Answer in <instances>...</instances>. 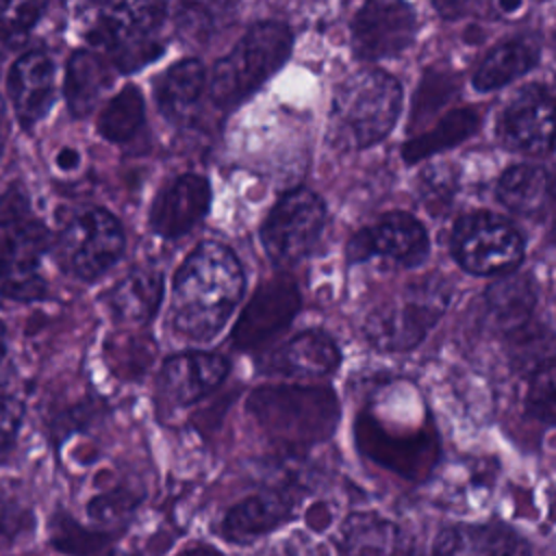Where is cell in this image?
I'll list each match as a JSON object with an SVG mask.
<instances>
[{"mask_svg":"<svg viewBox=\"0 0 556 556\" xmlns=\"http://www.w3.org/2000/svg\"><path fill=\"white\" fill-rule=\"evenodd\" d=\"M78 163V154L74 150H63L59 154V165L61 167H74Z\"/></svg>","mask_w":556,"mask_h":556,"instance_id":"obj_37","label":"cell"},{"mask_svg":"<svg viewBox=\"0 0 556 556\" xmlns=\"http://www.w3.org/2000/svg\"><path fill=\"white\" fill-rule=\"evenodd\" d=\"M478 128V115L469 109H458L452 111L447 117H443L437 128H432L430 132L415 137L413 141H408L404 146V159L408 163H415L419 159H426L434 152H441L450 146L460 143L463 139H467L473 130Z\"/></svg>","mask_w":556,"mask_h":556,"instance_id":"obj_29","label":"cell"},{"mask_svg":"<svg viewBox=\"0 0 556 556\" xmlns=\"http://www.w3.org/2000/svg\"><path fill=\"white\" fill-rule=\"evenodd\" d=\"M552 178L539 165H513L497 182V200L517 215H536L549 206Z\"/></svg>","mask_w":556,"mask_h":556,"instance_id":"obj_25","label":"cell"},{"mask_svg":"<svg viewBox=\"0 0 556 556\" xmlns=\"http://www.w3.org/2000/svg\"><path fill=\"white\" fill-rule=\"evenodd\" d=\"M4 352H7V341H4V326L0 324V361L4 358Z\"/></svg>","mask_w":556,"mask_h":556,"instance_id":"obj_39","label":"cell"},{"mask_svg":"<svg viewBox=\"0 0 556 556\" xmlns=\"http://www.w3.org/2000/svg\"><path fill=\"white\" fill-rule=\"evenodd\" d=\"M245 278L237 256L217 241L191 250L174 276L172 324L191 341L213 339L243 295Z\"/></svg>","mask_w":556,"mask_h":556,"instance_id":"obj_1","label":"cell"},{"mask_svg":"<svg viewBox=\"0 0 556 556\" xmlns=\"http://www.w3.org/2000/svg\"><path fill=\"white\" fill-rule=\"evenodd\" d=\"M111 63L93 50H76L65 67V100L74 117L93 111L100 96L113 80Z\"/></svg>","mask_w":556,"mask_h":556,"instance_id":"obj_21","label":"cell"},{"mask_svg":"<svg viewBox=\"0 0 556 556\" xmlns=\"http://www.w3.org/2000/svg\"><path fill=\"white\" fill-rule=\"evenodd\" d=\"M293 35L276 20L256 22L222 56L211 72V100L222 109H232L250 98L289 59Z\"/></svg>","mask_w":556,"mask_h":556,"instance_id":"obj_3","label":"cell"},{"mask_svg":"<svg viewBox=\"0 0 556 556\" xmlns=\"http://www.w3.org/2000/svg\"><path fill=\"white\" fill-rule=\"evenodd\" d=\"M293 500L282 491L252 495L239 502L224 519V534L232 541L256 539L291 517Z\"/></svg>","mask_w":556,"mask_h":556,"instance_id":"obj_20","label":"cell"},{"mask_svg":"<svg viewBox=\"0 0 556 556\" xmlns=\"http://www.w3.org/2000/svg\"><path fill=\"white\" fill-rule=\"evenodd\" d=\"M228 361L215 352H185L165 361L159 374V397L187 406L215 391L228 376Z\"/></svg>","mask_w":556,"mask_h":556,"instance_id":"obj_15","label":"cell"},{"mask_svg":"<svg viewBox=\"0 0 556 556\" xmlns=\"http://www.w3.org/2000/svg\"><path fill=\"white\" fill-rule=\"evenodd\" d=\"M46 11V2H4L0 0V61L20 48Z\"/></svg>","mask_w":556,"mask_h":556,"instance_id":"obj_30","label":"cell"},{"mask_svg":"<svg viewBox=\"0 0 556 556\" xmlns=\"http://www.w3.org/2000/svg\"><path fill=\"white\" fill-rule=\"evenodd\" d=\"M526 410L534 419L556 426V358L541 363L534 371L526 393Z\"/></svg>","mask_w":556,"mask_h":556,"instance_id":"obj_32","label":"cell"},{"mask_svg":"<svg viewBox=\"0 0 556 556\" xmlns=\"http://www.w3.org/2000/svg\"><path fill=\"white\" fill-rule=\"evenodd\" d=\"M417 17L404 2L376 0L352 20V48L358 59L376 61L402 54L415 39Z\"/></svg>","mask_w":556,"mask_h":556,"instance_id":"obj_13","label":"cell"},{"mask_svg":"<svg viewBox=\"0 0 556 556\" xmlns=\"http://www.w3.org/2000/svg\"><path fill=\"white\" fill-rule=\"evenodd\" d=\"M434 556H530L523 536L502 523L454 526L443 530L432 547Z\"/></svg>","mask_w":556,"mask_h":556,"instance_id":"obj_19","label":"cell"},{"mask_svg":"<svg viewBox=\"0 0 556 556\" xmlns=\"http://www.w3.org/2000/svg\"><path fill=\"white\" fill-rule=\"evenodd\" d=\"M56 67L48 52L33 50L11 65L7 87L17 122L33 128L52 106L56 93Z\"/></svg>","mask_w":556,"mask_h":556,"instance_id":"obj_16","label":"cell"},{"mask_svg":"<svg viewBox=\"0 0 556 556\" xmlns=\"http://www.w3.org/2000/svg\"><path fill=\"white\" fill-rule=\"evenodd\" d=\"M402 109V85L382 70H358L341 80L330 106V137L343 150L384 139Z\"/></svg>","mask_w":556,"mask_h":556,"instance_id":"obj_2","label":"cell"},{"mask_svg":"<svg viewBox=\"0 0 556 556\" xmlns=\"http://www.w3.org/2000/svg\"><path fill=\"white\" fill-rule=\"evenodd\" d=\"M163 298V278L154 269H135L109 293L113 315L128 324H141L154 315Z\"/></svg>","mask_w":556,"mask_h":556,"instance_id":"obj_24","label":"cell"},{"mask_svg":"<svg viewBox=\"0 0 556 556\" xmlns=\"http://www.w3.org/2000/svg\"><path fill=\"white\" fill-rule=\"evenodd\" d=\"M211 187L200 174H182L174 178L154 200L150 226L165 239L189 232L208 211Z\"/></svg>","mask_w":556,"mask_h":556,"instance_id":"obj_17","label":"cell"},{"mask_svg":"<svg viewBox=\"0 0 556 556\" xmlns=\"http://www.w3.org/2000/svg\"><path fill=\"white\" fill-rule=\"evenodd\" d=\"M165 15L161 2L106 4L87 37L113 67L135 72L163 52Z\"/></svg>","mask_w":556,"mask_h":556,"instance_id":"obj_7","label":"cell"},{"mask_svg":"<svg viewBox=\"0 0 556 556\" xmlns=\"http://www.w3.org/2000/svg\"><path fill=\"white\" fill-rule=\"evenodd\" d=\"M497 137L513 152L541 156L556 148V85L517 91L497 119Z\"/></svg>","mask_w":556,"mask_h":556,"instance_id":"obj_11","label":"cell"},{"mask_svg":"<svg viewBox=\"0 0 556 556\" xmlns=\"http://www.w3.org/2000/svg\"><path fill=\"white\" fill-rule=\"evenodd\" d=\"M450 300V282L441 276H426L376 306L365 321V334L378 350H410L441 319Z\"/></svg>","mask_w":556,"mask_h":556,"instance_id":"obj_6","label":"cell"},{"mask_svg":"<svg viewBox=\"0 0 556 556\" xmlns=\"http://www.w3.org/2000/svg\"><path fill=\"white\" fill-rule=\"evenodd\" d=\"M33 528V510L24 491L13 482H0V543H11Z\"/></svg>","mask_w":556,"mask_h":556,"instance_id":"obj_31","label":"cell"},{"mask_svg":"<svg viewBox=\"0 0 556 556\" xmlns=\"http://www.w3.org/2000/svg\"><path fill=\"white\" fill-rule=\"evenodd\" d=\"M539 61V50L526 39H508L491 48L484 61L473 74V87L478 91L500 89L526 72H530Z\"/></svg>","mask_w":556,"mask_h":556,"instance_id":"obj_26","label":"cell"},{"mask_svg":"<svg viewBox=\"0 0 556 556\" xmlns=\"http://www.w3.org/2000/svg\"><path fill=\"white\" fill-rule=\"evenodd\" d=\"M7 132H9V126H7V113H4V102H2V98H0V156H2V150H4Z\"/></svg>","mask_w":556,"mask_h":556,"instance_id":"obj_36","label":"cell"},{"mask_svg":"<svg viewBox=\"0 0 556 556\" xmlns=\"http://www.w3.org/2000/svg\"><path fill=\"white\" fill-rule=\"evenodd\" d=\"M326 224V206L311 189H293L285 193L261 228L265 254L276 265H295L321 237Z\"/></svg>","mask_w":556,"mask_h":556,"instance_id":"obj_10","label":"cell"},{"mask_svg":"<svg viewBox=\"0 0 556 556\" xmlns=\"http://www.w3.org/2000/svg\"><path fill=\"white\" fill-rule=\"evenodd\" d=\"M343 556H402V534L378 515H352L343 528Z\"/></svg>","mask_w":556,"mask_h":556,"instance_id":"obj_27","label":"cell"},{"mask_svg":"<svg viewBox=\"0 0 556 556\" xmlns=\"http://www.w3.org/2000/svg\"><path fill=\"white\" fill-rule=\"evenodd\" d=\"M178 556H224V554H219L217 549H213L208 545H193V547L180 552Z\"/></svg>","mask_w":556,"mask_h":556,"instance_id":"obj_35","label":"cell"},{"mask_svg":"<svg viewBox=\"0 0 556 556\" xmlns=\"http://www.w3.org/2000/svg\"><path fill=\"white\" fill-rule=\"evenodd\" d=\"M22 415H24V406L15 397L0 395V458L13 445L22 424Z\"/></svg>","mask_w":556,"mask_h":556,"instance_id":"obj_33","label":"cell"},{"mask_svg":"<svg viewBox=\"0 0 556 556\" xmlns=\"http://www.w3.org/2000/svg\"><path fill=\"white\" fill-rule=\"evenodd\" d=\"M122 252V224L104 208H89L76 215L56 241L59 265L78 280L100 278L117 263Z\"/></svg>","mask_w":556,"mask_h":556,"instance_id":"obj_9","label":"cell"},{"mask_svg":"<svg viewBox=\"0 0 556 556\" xmlns=\"http://www.w3.org/2000/svg\"><path fill=\"white\" fill-rule=\"evenodd\" d=\"M298 311L300 291L293 280L276 278L265 282L241 311L232 330V343L239 350L258 348L287 328Z\"/></svg>","mask_w":556,"mask_h":556,"instance_id":"obj_14","label":"cell"},{"mask_svg":"<svg viewBox=\"0 0 556 556\" xmlns=\"http://www.w3.org/2000/svg\"><path fill=\"white\" fill-rule=\"evenodd\" d=\"M452 178L450 174H443L439 176V172H426L424 176V185H421V193H424V202L430 206L428 211H441L439 206L445 204L450 198H452Z\"/></svg>","mask_w":556,"mask_h":556,"instance_id":"obj_34","label":"cell"},{"mask_svg":"<svg viewBox=\"0 0 556 556\" xmlns=\"http://www.w3.org/2000/svg\"><path fill=\"white\" fill-rule=\"evenodd\" d=\"M204 80L206 74L200 61L185 59L174 63L156 87V104L161 113L176 124L189 119L202 96Z\"/></svg>","mask_w":556,"mask_h":556,"instance_id":"obj_23","label":"cell"},{"mask_svg":"<svg viewBox=\"0 0 556 556\" xmlns=\"http://www.w3.org/2000/svg\"><path fill=\"white\" fill-rule=\"evenodd\" d=\"M337 343L324 330H304L280 345L269 358L267 369L295 380H317L339 367Z\"/></svg>","mask_w":556,"mask_h":556,"instance_id":"obj_18","label":"cell"},{"mask_svg":"<svg viewBox=\"0 0 556 556\" xmlns=\"http://www.w3.org/2000/svg\"><path fill=\"white\" fill-rule=\"evenodd\" d=\"M245 408L267 434L285 443H313L328 437L339 406L332 391L321 387L269 384L252 391Z\"/></svg>","mask_w":556,"mask_h":556,"instance_id":"obj_5","label":"cell"},{"mask_svg":"<svg viewBox=\"0 0 556 556\" xmlns=\"http://www.w3.org/2000/svg\"><path fill=\"white\" fill-rule=\"evenodd\" d=\"M408 556H424V554H408ZM428 556H434V554H428Z\"/></svg>","mask_w":556,"mask_h":556,"instance_id":"obj_40","label":"cell"},{"mask_svg":"<svg viewBox=\"0 0 556 556\" xmlns=\"http://www.w3.org/2000/svg\"><path fill=\"white\" fill-rule=\"evenodd\" d=\"M549 208H552V235L556 239V180L552 182V195H549Z\"/></svg>","mask_w":556,"mask_h":556,"instance_id":"obj_38","label":"cell"},{"mask_svg":"<svg viewBox=\"0 0 556 556\" xmlns=\"http://www.w3.org/2000/svg\"><path fill=\"white\" fill-rule=\"evenodd\" d=\"M430 243L424 226L408 213L393 211L361 228L348 243V261L365 263L374 256L402 267L419 265L428 256Z\"/></svg>","mask_w":556,"mask_h":556,"instance_id":"obj_12","label":"cell"},{"mask_svg":"<svg viewBox=\"0 0 556 556\" xmlns=\"http://www.w3.org/2000/svg\"><path fill=\"white\" fill-rule=\"evenodd\" d=\"M450 248L458 265L476 276H500L519 267L523 239L504 217L486 211L463 215L452 230Z\"/></svg>","mask_w":556,"mask_h":556,"instance_id":"obj_8","label":"cell"},{"mask_svg":"<svg viewBox=\"0 0 556 556\" xmlns=\"http://www.w3.org/2000/svg\"><path fill=\"white\" fill-rule=\"evenodd\" d=\"M146 122L143 96L135 85H126L117 91L98 115V130L106 141H130Z\"/></svg>","mask_w":556,"mask_h":556,"instance_id":"obj_28","label":"cell"},{"mask_svg":"<svg viewBox=\"0 0 556 556\" xmlns=\"http://www.w3.org/2000/svg\"><path fill=\"white\" fill-rule=\"evenodd\" d=\"M489 319L504 332H519L528 326L536 306V287L528 276H506L484 293Z\"/></svg>","mask_w":556,"mask_h":556,"instance_id":"obj_22","label":"cell"},{"mask_svg":"<svg viewBox=\"0 0 556 556\" xmlns=\"http://www.w3.org/2000/svg\"><path fill=\"white\" fill-rule=\"evenodd\" d=\"M48 248L50 232L28 213L24 195L4 193L0 198V291L4 298L20 302L43 298L41 263Z\"/></svg>","mask_w":556,"mask_h":556,"instance_id":"obj_4","label":"cell"}]
</instances>
